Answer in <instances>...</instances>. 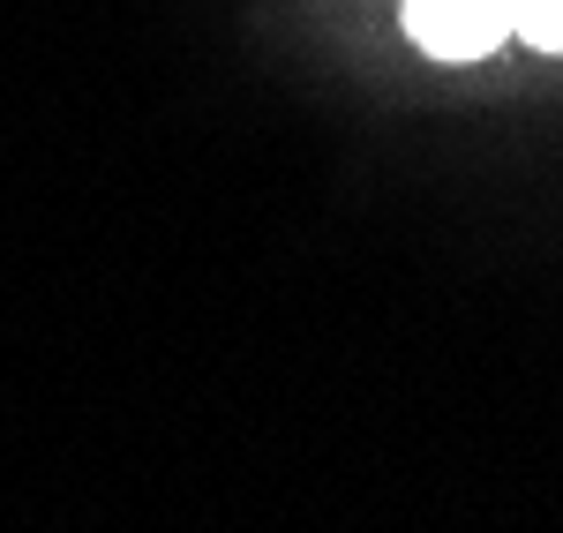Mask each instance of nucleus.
I'll list each match as a JSON object with an SVG mask.
<instances>
[{
    "instance_id": "1",
    "label": "nucleus",
    "mask_w": 563,
    "mask_h": 533,
    "mask_svg": "<svg viewBox=\"0 0 563 533\" xmlns=\"http://www.w3.org/2000/svg\"><path fill=\"white\" fill-rule=\"evenodd\" d=\"M406 38L429 60H488L511 38L504 0H406Z\"/></svg>"
},
{
    "instance_id": "2",
    "label": "nucleus",
    "mask_w": 563,
    "mask_h": 533,
    "mask_svg": "<svg viewBox=\"0 0 563 533\" xmlns=\"http://www.w3.org/2000/svg\"><path fill=\"white\" fill-rule=\"evenodd\" d=\"M504 8H511V38L563 53V0H504Z\"/></svg>"
}]
</instances>
